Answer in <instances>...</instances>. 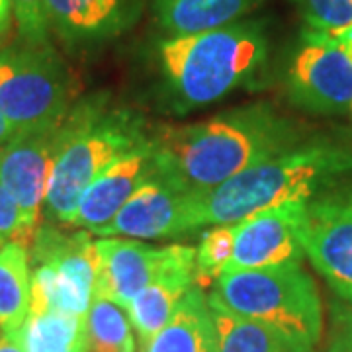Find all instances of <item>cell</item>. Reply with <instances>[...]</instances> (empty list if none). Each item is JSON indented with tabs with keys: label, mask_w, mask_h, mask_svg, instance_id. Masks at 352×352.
Masks as SVG:
<instances>
[{
	"label": "cell",
	"mask_w": 352,
	"mask_h": 352,
	"mask_svg": "<svg viewBox=\"0 0 352 352\" xmlns=\"http://www.w3.org/2000/svg\"><path fill=\"white\" fill-rule=\"evenodd\" d=\"M327 352H352V303L333 305L331 337Z\"/></svg>",
	"instance_id": "27"
},
{
	"label": "cell",
	"mask_w": 352,
	"mask_h": 352,
	"mask_svg": "<svg viewBox=\"0 0 352 352\" xmlns=\"http://www.w3.org/2000/svg\"><path fill=\"white\" fill-rule=\"evenodd\" d=\"M166 170L192 190H212L247 168L300 145L296 127L256 104L190 126L163 127L155 138Z\"/></svg>",
	"instance_id": "1"
},
{
	"label": "cell",
	"mask_w": 352,
	"mask_h": 352,
	"mask_svg": "<svg viewBox=\"0 0 352 352\" xmlns=\"http://www.w3.org/2000/svg\"><path fill=\"white\" fill-rule=\"evenodd\" d=\"M268 57L261 22H235L219 30L164 39L159 61L180 106L200 108L226 98L258 73Z\"/></svg>",
	"instance_id": "4"
},
{
	"label": "cell",
	"mask_w": 352,
	"mask_h": 352,
	"mask_svg": "<svg viewBox=\"0 0 352 352\" xmlns=\"http://www.w3.org/2000/svg\"><path fill=\"white\" fill-rule=\"evenodd\" d=\"M349 112H351V113H352V104H351V110H349Z\"/></svg>",
	"instance_id": "31"
},
{
	"label": "cell",
	"mask_w": 352,
	"mask_h": 352,
	"mask_svg": "<svg viewBox=\"0 0 352 352\" xmlns=\"http://www.w3.org/2000/svg\"><path fill=\"white\" fill-rule=\"evenodd\" d=\"M32 268L22 243H0V331L18 333L30 314Z\"/></svg>",
	"instance_id": "20"
},
{
	"label": "cell",
	"mask_w": 352,
	"mask_h": 352,
	"mask_svg": "<svg viewBox=\"0 0 352 352\" xmlns=\"http://www.w3.org/2000/svg\"><path fill=\"white\" fill-rule=\"evenodd\" d=\"M352 168V153L331 143L298 145L243 170L212 190H194L190 229L233 226L284 204H309L315 194Z\"/></svg>",
	"instance_id": "2"
},
{
	"label": "cell",
	"mask_w": 352,
	"mask_h": 352,
	"mask_svg": "<svg viewBox=\"0 0 352 352\" xmlns=\"http://www.w3.org/2000/svg\"><path fill=\"white\" fill-rule=\"evenodd\" d=\"M161 153L155 138L120 157L82 194L69 227L94 231L110 223L127 200L161 170Z\"/></svg>",
	"instance_id": "14"
},
{
	"label": "cell",
	"mask_w": 352,
	"mask_h": 352,
	"mask_svg": "<svg viewBox=\"0 0 352 352\" xmlns=\"http://www.w3.org/2000/svg\"><path fill=\"white\" fill-rule=\"evenodd\" d=\"M0 352H25L22 339H20V331L0 335Z\"/></svg>",
	"instance_id": "29"
},
{
	"label": "cell",
	"mask_w": 352,
	"mask_h": 352,
	"mask_svg": "<svg viewBox=\"0 0 352 352\" xmlns=\"http://www.w3.org/2000/svg\"><path fill=\"white\" fill-rule=\"evenodd\" d=\"M196 249H190L178 263L143 288L127 305V317L143 344L161 331L175 315L180 302L196 286Z\"/></svg>",
	"instance_id": "16"
},
{
	"label": "cell",
	"mask_w": 352,
	"mask_h": 352,
	"mask_svg": "<svg viewBox=\"0 0 352 352\" xmlns=\"http://www.w3.org/2000/svg\"><path fill=\"white\" fill-rule=\"evenodd\" d=\"M219 352H314L315 344L296 339L276 327L231 314L212 305Z\"/></svg>",
	"instance_id": "19"
},
{
	"label": "cell",
	"mask_w": 352,
	"mask_h": 352,
	"mask_svg": "<svg viewBox=\"0 0 352 352\" xmlns=\"http://www.w3.org/2000/svg\"><path fill=\"white\" fill-rule=\"evenodd\" d=\"M289 100L314 113H340L352 104V59L325 34L303 32L288 69Z\"/></svg>",
	"instance_id": "8"
},
{
	"label": "cell",
	"mask_w": 352,
	"mask_h": 352,
	"mask_svg": "<svg viewBox=\"0 0 352 352\" xmlns=\"http://www.w3.org/2000/svg\"><path fill=\"white\" fill-rule=\"evenodd\" d=\"M12 241L22 243L28 249L32 245V239L25 233L24 219L18 204L0 182V243H12Z\"/></svg>",
	"instance_id": "26"
},
{
	"label": "cell",
	"mask_w": 352,
	"mask_h": 352,
	"mask_svg": "<svg viewBox=\"0 0 352 352\" xmlns=\"http://www.w3.org/2000/svg\"><path fill=\"white\" fill-rule=\"evenodd\" d=\"M25 352H87V317L30 311L20 329Z\"/></svg>",
	"instance_id": "21"
},
{
	"label": "cell",
	"mask_w": 352,
	"mask_h": 352,
	"mask_svg": "<svg viewBox=\"0 0 352 352\" xmlns=\"http://www.w3.org/2000/svg\"><path fill=\"white\" fill-rule=\"evenodd\" d=\"M145 352H219V339L208 298L192 286L170 321L147 344Z\"/></svg>",
	"instance_id": "17"
},
{
	"label": "cell",
	"mask_w": 352,
	"mask_h": 352,
	"mask_svg": "<svg viewBox=\"0 0 352 352\" xmlns=\"http://www.w3.org/2000/svg\"><path fill=\"white\" fill-rule=\"evenodd\" d=\"M307 204H284L233 223V258L227 270H254L302 264V231Z\"/></svg>",
	"instance_id": "11"
},
{
	"label": "cell",
	"mask_w": 352,
	"mask_h": 352,
	"mask_svg": "<svg viewBox=\"0 0 352 352\" xmlns=\"http://www.w3.org/2000/svg\"><path fill=\"white\" fill-rule=\"evenodd\" d=\"M233 226H212L204 231L200 245L196 249V286H206L214 282L227 270L233 258Z\"/></svg>",
	"instance_id": "23"
},
{
	"label": "cell",
	"mask_w": 352,
	"mask_h": 352,
	"mask_svg": "<svg viewBox=\"0 0 352 352\" xmlns=\"http://www.w3.org/2000/svg\"><path fill=\"white\" fill-rule=\"evenodd\" d=\"M18 135V131L10 126V122L0 113V149H4L14 138Z\"/></svg>",
	"instance_id": "30"
},
{
	"label": "cell",
	"mask_w": 352,
	"mask_h": 352,
	"mask_svg": "<svg viewBox=\"0 0 352 352\" xmlns=\"http://www.w3.org/2000/svg\"><path fill=\"white\" fill-rule=\"evenodd\" d=\"M215 282L208 298L212 305L317 344L323 307L314 278L302 264L226 270Z\"/></svg>",
	"instance_id": "5"
},
{
	"label": "cell",
	"mask_w": 352,
	"mask_h": 352,
	"mask_svg": "<svg viewBox=\"0 0 352 352\" xmlns=\"http://www.w3.org/2000/svg\"><path fill=\"white\" fill-rule=\"evenodd\" d=\"M98 249V282L94 296L110 300L122 309L166 268L178 263L192 247L168 245L151 247L147 243L120 237H102L96 241Z\"/></svg>",
	"instance_id": "13"
},
{
	"label": "cell",
	"mask_w": 352,
	"mask_h": 352,
	"mask_svg": "<svg viewBox=\"0 0 352 352\" xmlns=\"http://www.w3.org/2000/svg\"><path fill=\"white\" fill-rule=\"evenodd\" d=\"M302 243L315 270L352 303V190L307 204Z\"/></svg>",
	"instance_id": "10"
},
{
	"label": "cell",
	"mask_w": 352,
	"mask_h": 352,
	"mask_svg": "<svg viewBox=\"0 0 352 352\" xmlns=\"http://www.w3.org/2000/svg\"><path fill=\"white\" fill-rule=\"evenodd\" d=\"M163 163V161H161ZM194 190L180 178L161 166V170L145 182L113 215L106 226L90 231L98 237H133L161 239L188 233L190 206Z\"/></svg>",
	"instance_id": "9"
},
{
	"label": "cell",
	"mask_w": 352,
	"mask_h": 352,
	"mask_svg": "<svg viewBox=\"0 0 352 352\" xmlns=\"http://www.w3.org/2000/svg\"><path fill=\"white\" fill-rule=\"evenodd\" d=\"M141 118L124 108H108L104 98H88L57 129V157L43 212L69 226L87 188L120 157L147 141Z\"/></svg>",
	"instance_id": "3"
},
{
	"label": "cell",
	"mask_w": 352,
	"mask_h": 352,
	"mask_svg": "<svg viewBox=\"0 0 352 352\" xmlns=\"http://www.w3.org/2000/svg\"><path fill=\"white\" fill-rule=\"evenodd\" d=\"M143 6L145 0H47V16L67 45H92L127 32Z\"/></svg>",
	"instance_id": "15"
},
{
	"label": "cell",
	"mask_w": 352,
	"mask_h": 352,
	"mask_svg": "<svg viewBox=\"0 0 352 352\" xmlns=\"http://www.w3.org/2000/svg\"><path fill=\"white\" fill-rule=\"evenodd\" d=\"M87 352H135L126 309L100 296H94L87 314Z\"/></svg>",
	"instance_id": "22"
},
{
	"label": "cell",
	"mask_w": 352,
	"mask_h": 352,
	"mask_svg": "<svg viewBox=\"0 0 352 352\" xmlns=\"http://www.w3.org/2000/svg\"><path fill=\"white\" fill-rule=\"evenodd\" d=\"M75 76L51 43L0 51V113L18 133L51 131L75 106Z\"/></svg>",
	"instance_id": "6"
},
{
	"label": "cell",
	"mask_w": 352,
	"mask_h": 352,
	"mask_svg": "<svg viewBox=\"0 0 352 352\" xmlns=\"http://www.w3.org/2000/svg\"><path fill=\"white\" fill-rule=\"evenodd\" d=\"M14 30V12L10 0H0V51L8 47L12 39Z\"/></svg>",
	"instance_id": "28"
},
{
	"label": "cell",
	"mask_w": 352,
	"mask_h": 352,
	"mask_svg": "<svg viewBox=\"0 0 352 352\" xmlns=\"http://www.w3.org/2000/svg\"><path fill=\"white\" fill-rule=\"evenodd\" d=\"M32 303L30 311H63L87 317L98 282V249L92 233H63L39 226L30 245Z\"/></svg>",
	"instance_id": "7"
},
{
	"label": "cell",
	"mask_w": 352,
	"mask_h": 352,
	"mask_svg": "<svg viewBox=\"0 0 352 352\" xmlns=\"http://www.w3.org/2000/svg\"><path fill=\"white\" fill-rule=\"evenodd\" d=\"M263 0H153L157 25L170 38L194 36L235 24Z\"/></svg>",
	"instance_id": "18"
},
{
	"label": "cell",
	"mask_w": 352,
	"mask_h": 352,
	"mask_svg": "<svg viewBox=\"0 0 352 352\" xmlns=\"http://www.w3.org/2000/svg\"><path fill=\"white\" fill-rule=\"evenodd\" d=\"M57 129L18 133L0 149V182L18 204L25 233L32 241L41 226L50 192L57 157Z\"/></svg>",
	"instance_id": "12"
},
{
	"label": "cell",
	"mask_w": 352,
	"mask_h": 352,
	"mask_svg": "<svg viewBox=\"0 0 352 352\" xmlns=\"http://www.w3.org/2000/svg\"><path fill=\"white\" fill-rule=\"evenodd\" d=\"M20 41L32 45L50 43L47 0H10Z\"/></svg>",
	"instance_id": "25"
},
{
	"label": "cell",
	"mask_w": 352,
	"mask_h": 352,
	"mask_svg": "<svg viewBox=\"0 0 352 352\" xmlns=\"http://www.w3.org/2000/svg\"><path fill=\"white\" fill-rule=\"evenodd\" d=\"M309 32L337 36L352 25V0H296Z\"/></svg>",
	"instance_id": "24"
}]
</instances>
